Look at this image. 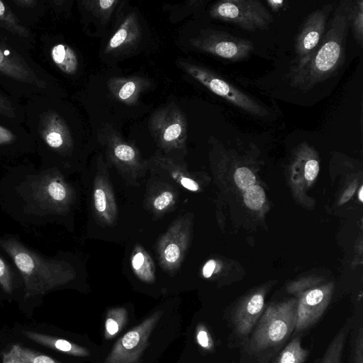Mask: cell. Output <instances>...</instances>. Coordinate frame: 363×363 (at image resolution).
<instances>
[{
	"label": "cell",
	"instance_id": "obj_1",
	"mask_svg": "<svg viewBox=\"0 0 363 363\" xmlns=\"http://www.w3.org/2000/svg\"><path fill=\"white\" fill-rule=\"evenodd\" d=\"M350 15V1H342L315 50L303 61L291 63L287 73L291 86L309 91L333 77L342 67L345 59Z\"/></svg>",
	"mask_w": 363,
	"mask_h": 363
},
{
	"label": "cell",
	"instance_id": "obj_2",
	"mask_svg": "<svg viewBox=\"0 0 363 363\" xmlns=\"http://www.w3.org/2000/svg\"><path fill=\"white\" fill-rule=\"evenodd\" d=\"M0 87L21 101L37 96L60 95L55 79L33 58L30 51L0 35Z\"/></svg>",
	"mask_w": 363,
	"mask_h": 363
},
{
	"label": "cell",
	"instance_id": "obj_3",
	"mask_svg": "<svg viewBox=\"0 0 363 363\" xmlns=\"http://www.w3.org/2000/svg\"><path fill=\"white\" fill-rule=\"evenodd\" d=\"M0 247L18 269L24 283L26 298L45 294L74 277L73 269L67 262L47 259L16 239L0 240Z\"/></svg>",
	"mask_w": 363,
	"mask_h": 363
},
{
	"label": "cell",
	"instance_id": "obj_4",
	"mask_svg": "<svg viewBox=\"0 0 363 363\" xmlns=\"http://www.w3.org/2000/svg\"><path fill=\"white\" fill-rule=\"evenodd\" d=\"M297 304L289 301L269 306L260 316L250 341L255 352L274 347L294 330Z\"/></svg>",
	"mask_w": 363,
	"mask_h": 363
},
{
	"label": "cell",
	"instance_id": "obj_5",
	"mask_svg": "<svg viewBox=\"0 0 363 363\" xmlns=\"http://www.w3.org/2000/svg\"><path fill=\"white\" fill-rule=\"evenodd\" d=\"M178 67L211 92L223 98L243 111L258 117L268 116V111L251 96L235 87L211 69L185 60H178Z\"/></svg>",
	"mask_w": 363,
	"mask_h": 363
},
{
	"label": "cell",
	"instance_id": "obj_6",
	"mask_svg": "<svg viewBox=\"0 0 363 363\" xmlns=\"http://www.w3.org/2000/svg\"><path fill=\"white\" fill-rule=\"evenodd\" d=\"M216 19L233 23L248 31L267 29L273 22L268 9L258 0H222L209 11Z\"/></svg>",
	"mask_w": 363,
	"mask_h": 363
},
{
	"label": "cell",
	"instance_id": "obj_7",
	"mask_svg": "<svg viewBox=\"0 0 363 363\" xmlns=\"http://www.w3.org/2000/svg\"><path fill=\"white\" fill-rule=\"evenodd\" d=\"M29 189L31 200L46 212L62 213L70 202L71 190L55 169L33 177Z\"/></svg>",
	"mask_w": 363,
	"mask_h": 363
},
{
	"label": "cell",
	"instance_id": "obj_8",
	"mask_svg": "<svg viewBox=\"0 0 363 363\" xmlns=\"http://www.w3.org/2000/svg\"><path fill=\"white\" fill-rule=\"evenodd\" d=\"M149 128L156 143L163 149L169 150L185 146L186 118L173 102L159 108L152 115Z\"/></svg>",
	"mask_w": 363,
	"mask_h": 363
},
{
	"label": "cell",
	"instance_id": "obj_9",
	"mask_svg": "<svg viewBox=\"0 0 363 363\" xmlns=\"http://www.w3.org/2000/svg\"><path fill=\"white\" fill-rule=\"evenodd\" d=\"M189 42L194 48L201 52L231 62L246 59L254 50L253 43L250 40L213 29L201 30Z\"/></svg>",
	"mask_w": 363,
	"mask_h": 363
},
{
	"label": "cell",
	"instance_id": "obj_10",
	"mask_svg": "<svg viewBox=\"0 0 363 363\" xmlns=\"http://www.w3.org/2000/svg\"><path fill=\"white\" fill-rule=\"evenodd\" d=\"M162 313L155 311L128 330L115 343L104 363H139Z\"/></svg>",
	"mask_w": 363,
	"mask_h": 363
},
{
	"label": "cell",
	"instance_id": "obj_11",
	"mask_svg": "<svg viewBox=\"0 0 363 363\" xmlns=\"http://www.w3.org/2000/svg\"><path fill=\"white\" fill-rule=\"evenodd\" d=\"M333 9L331 4H326L307 16L296 38V58L292 63L303 61L315 50L325 34L328 19Z\"/></svg>",
	"mask_w": 363,
	"mask_h": 363
},
{
	"label": "cell",
	"instance_id": "obj_12",
	"mask_svg": "<svg viewBox=\"0 0 363 363\" xmlns=\"http://www.w3.org/2000/svg\"><path fill=\"white\" fill-rule=\"evenodd\" d=\"M0 35L30 51L36 44V35L23 26L6 1L0 0Z\"/></svg>",
	"mask_w": 363,
	"mask_h": 363
},
{
	"label": "cell",
	"instance_id": "obj_13",
	"mask_svg": "<svg viewBox=\"0 0 363 363\" xmlns=\"http://www.w3.org/2000/svg\"><path fill=\"white\" fill-rule=\"evenodd\" d=\"M328 304L325 291L315 289L308 291L297 303L294 330H305L323 315Z\"/></svg>",
	"mask_w": 363,
	"mask_h": 363
},
{
	"label": "cell",
	"instance_id": "obj_14",
	"mask_svg": "<svg viewBox=\"0 0 363 363\" xmlns=\"http://www.w3.org/2000/svg\"><path fill=\"white\" fill-rule=\"evenodd\" d=\"M35 143L25 125L0 114V152L29 150Z\"/></svg>",
	"mask_w": 363,
	"mask_h": 363
},
{
	"label": "cell",
	"instance_id": "obj_15",
	"mask_svg": "<svg viewBox=\"0 0 363 363\" xmlns=\"http://www.w3.org/2000/svg\"><path fill=\"white\" fill-rule=\"evenodd\" d=\"M142 30L135 12H130L109 39L104 50L106 54L120 53L135 47L141 39Z\"/></svg>",
	"mask_w": 363,
	"mask_h": 363
},
{
	"label": "cell",
	"instance_id": "obj_16",
	"mask_svg": "<svg viewBox=\"0 0 363 363\" xmlns=\"http://www.w3.org/2000/svg\"><path fill=\"white\" fill-rule=\"evenodd\" d=\"M111 95L126 105L136 104L141 94L150 86L151 82L142 77H113L107 82Z\"/></svg>",
	"mask_w": 363,
	"mask_h": 363
},
{
	"label": "cell",
	"instance_id": "obj_17",
	"mask_svg": "<svg viewBox=\"0 0 363 363\" xmlns=\"http://www.w3.org/2000/svg\"><path fill=\"white\" fill-rule=\"evenodd\" d=\"M47 60L66 75H74L79 69V59L74 50L62 42L51 40L43 36L41 40Z\"/></svg>",
	"mask_w": 363,
	"mask_h": 363
},
{
	"label": "cell",
	"instance_id": "obj_18",
	"mask_svg": "<svg viewBox=\"0 0 363 363\" xmlns=\"http://www.w3.org/2000/svg\"><path fill=\"white\" fill-rule=\"evenodd\" d=\"M264 303L263 295L255 294L237 308L232 321L238 336L245 337L252 331L261 316Z\"/></svg>",
	"mask_w": 363,
	"mask_h": 363
},
{
	"label": "cell",
	"instance_id": "obj_19",
	"mask_svg": "<svg viewBox=\"0 0 363 363\" xmlns=\"http://www.w3.org/2000/svg\"><path fill=\"white\" fill-rule=\"evenodd\" d=\"M6 1L21 23L29 28L38 23L49 9L47 0H7Z\"/></svg>",
	"mask_w": 363,
	"mask_h": 363
},
{
	"label": "cell",
	"instance_id": "obj_20",
	"mask_svg": "<svg viewBox=\"0 0 363 363\" xmlns=\"http://www.w3.org/2000/svg\"><path fill=\"white\" fill-rule=\"evenodd\" d=\"M23 334L33 342L60 352L80 357L90 355V352L86 348L65 339L28 330L23 331Z\"/></svg>",
	"mask_w": 363,
	"mask_h": 363
},
{
	"label": "cell",
	"instance_id": "obj_21",
	"mask_svg": "<svg viewBox=\"0 0 363 363\" xmlns=\"http://www.w3.org/2000/svg\"><path fill=\"white\" fill-rule=\"evenodd\" d=\"M128 321V312L123 307L110 309L104 323V337L107 340L113 338L124 328Z\"/></svg>",
	"mask_w": 363,
	"mask_h": 363
},
{
	"label": "cell",
	"instance_id": "obj_22",
	"mask_svg": "<svg viewBox=\"0 0 363 363\" xmlns=\"http://www.w3.org/2000/svg\"><path fill=\"white\" fill-rule=\"evenodd\" d=\"M0 114L21 123H25L23 104L0 87Z\"/></svg>",
	"mask_w": 363,
	"mask_h": 363
},
{
	"label": "cell",
	"instance_id": "obj_23",
	"mask_svg": "<svg viewBox=\"0 0 363 363\" xmlns=\"http://www.w3.org/2000/svg\"><path fill=\"white\" fill-rule=\"evenodd\" d=\"M80 3L86 11L105 23L111 18L121 1L118 0H85Z\"/></svg>",
	"mask_w": 363,
	"mask_h": 363
},
{
	"label": "cell",
	"instance_id": "obj_24",
	"mask_svg": "<svg viewBox=\"0 0 363 363\" xmlns=\"http://www.w3.org/2000/svg\"><path fill=\"white\" fill-rule=\"evenodd\" d=\"M350 323L345 324L336 334L330 343L321 363H340L342 350L345 342Z\"/></svg>",
	"mask_w": 363,
	"mask_h": 363
},
{
	"label": "cell",
	"instance_id": "obj_25",
	"mask_svg": "<svg viewBox=\"0 0 363 363\" xmlns=\"http://www.w3.org/2000/svg\"><path fill=\"white\" fill-rule=\"evenodd\" d=\"M308 352L304 349L299 337L291 341L279 354L276 363H304Z\"/></svg>",
	"mask_w": 363,
	"mask_h": 363
},
{
	"label": "cell",
	"instance_id": "obj_26",
	"mask_svg": "<svg viewBox=\"0 0 363 363\" xmlns=\"http://www.w3.org/2000/svg\"><path fill=\"white\" fill-rule=\"evenodd\" d=\"M352 27L353 36L362 46L363 43V1H350V27Z\"/></svg>",
	"mask_w": 363,
	"mask_h": 363
},
{
	"label": "cell",
	"instance_id": "obj_27",
	"mask_svg": "<svg viewBox=\"0 0 363 363\" xmlns=\"http://www.w3.org/2000/svg\"><path fill=\"white\" fill-rule=\"evenodd\" d=\"M150 262L142 252H136L132 259V266L136 274L146 281L153 280V273L150 272Z\"/></svg>",
	"mask_w": 363,
	"mask_h": 363
},
{
	"label": "cell",
	"instance_id": "obj_28",
	"mask_svg": "<svg viewBox=\"0 0 363 363\" xmlns=\"http://www.w3.org/2000/svg\"><path fill=\"white\" fill-rule=\"evenodd\" d=\"M265 201V194L262 187L254 185L247 190L244 194V202L251 209L261 208Z\"/></svg>",
	"mask_w": 363,
	"mask_h": 363
},
{
	"label": "cell",
	"instance_id": "obj_29",
	"mask_svg": "<svg viewBox=\"0 0 363 363\" xmlns=\"http://www.w3.org/2000/svg\"><path fill=\"white\" fill-rule=\"evenodd\" d=\"M22 363H60L52 357L16 345Z\"/></svg>",
	"mask_w": 363,
	"mask_h": 363
},
{
	"label": "cell",
	"instance_id": "obj_30",
	"mask_svg": "<svg viewBox=\"0 0 363 363\" xmlns=\"http://www.w3.org/2000/svg\"><path fill=\"white\" fill-rule=\"evenodd\" d=\"M235 182L243 190H247L255 185L256 179L252 172L247 167H242L236 169L234 174Z\"/></svg>",
	"mask_w": 363,
	"mask_h": 363
},
{
	"label": "cell",
	"instance_id": "obj_31",
	"mask_svg": "<svg viewBox=\"0 0 363 363\" xmlns=\"http://www.w3.org/2000/svg\"><path fill=\"white\" fill-rule=\"evenodd\" d=\"M0 286L3 290L11 294L13 291V274L2 257H0Z\"/></svg>",
	"mask_w": 363,
	"mask_h": 363
},
{
	"label": "cell",
	"instance_id": "obj_32",
	"mask_svg": "<svg viewBox=\"0 0 363 363\" xmlns=\"http://www.w3.org/2000/svg\"><path fill=\"white\" fill-rule=\"evenodd\" d=\"M181 254L182 249L180 246L173 242L167 244L162 251V257L165 262L169 264L177 263L181 257Z\"/></svg>",
	"mask_w": 363,
	"mask_h": 363
},
{
	"label": "cell",
	"instance_id": "obj_33",
	"mask_svg": "<svg viewBox=\"0 0 363 363\" xmlns=\"http://www.w3.org/2000/svg\"><path fill=\"white\" fill-rule=\"evenodd\" d=\"M196 337L198 344L203 349L210 350L213 347L211 335L203 324H199L196 328Z\"/></svg>",
	"mask_w": 363,
	"mask_h": 363
},
{
	"label": "cell",
	"instance_id": "obj_34",
	"mask_svg": "<svg viewBox=\"0 0 363 363\" xmlns=\"http://www.w3.org/2000/svg\"><path fill=\"white\" fill-rule=\"evenodd\" d=\"M94 206L99 213H104L108 206V198L106 191L101 187L95 189L94 193Z\"/></svg>",
	"mask_w": 363,
	"mask_h": 363
},
{
	"label": "cell",
	"instance_id": "obj_35",
	"mask_svg": "<svg viewBox=\"0 0 363 363\" xmlns=\"http://www.w3.org/2000/svg\"><path fill=\"white\" fill-rule=\"evenodd\" d=\"M319 172V163L317 160L310 158L306 161L304 165V176L308 181L315 179Z\"/></svg>",
	"mask_w": 363,
	"mask_h": 363
},
{
	"label": "cell",
	"instance_id": "obj_36",
	"mask_svg": "<svg viewBox=\"0 0 363 363\" xmlns=\"http://www.w3.org/2000/svg\"><path fill=\"white\" fill-rule=\"evenodd\" d=\"M173 200V194L170 191H164L154 201V207L157 210H162L167 207Z\"/></svg>",
	"mask_w": 363,
	"mask_h": 363
},
{
	"label": "cell",
	"instance_id": "obj_37",
	"mask_svg": "<svg viewBox=\"0 0 363 363\" xmlns=\"http://www.w3.org/2000/svg\"><path fill=\"white\" fill-rule=\"evenodd\" d=\"M355 363H363V338L362 329L360 328L359 335L356 340L355 351H354Z\"/></svg>",
	"mask_w": 363,
	"mask_h": 363
},
{
	"label": "cell",
	"instance_id": "obj_38",
	"mask_svg": "<svg viewBox=\"0 0 363 363\" xmlns=\"http://www.w3.org/2000/svg\"><path fill=\"white\" fill-rule=\"evenodd\" d=\"M3 363H22L16 345L8 352H3Z\"/></svg>",
	"mask_w": 363,
	"mask_h": 363
},
{
	"label": "cell",
	"instance_id": "obj_39",
	"mask_svg": "<svg viewBox=\"0 0 363 363\" xmlns=\"http://www.w3.org/2000/svg\"><path fill=\"white\" fill-rule=\"evenodd\" d=\"M357 185V183L356 180L354 181L350 185V186L345 190V191L342 194V196L340 199V204H343L344 203L347 202L352 197V196L354 194V193L356 190Z\"/></svg>",
	"mask_w": 363,
	"mask_h": 363
},
{
	"label": "cell",
	"instance_id": "obj_40",
	"mask_svg": "<svg viewBox=\"0 0 363 363\" xmlns=\"http://www.w3.org/2000/svg\"><path fill=\"white\" fill-rule=\"evenodd\" d=\"M179 182L184 188L190 191H196L199 189L198 184L190 178L181 177Z\"/></svg>",
	"mask_w": 363,
	"mask_h": 363
},
{
	"label": "cell",
	"instance_id": "obj_41",
	"mask_svg": "<svg viewBox=\"0 0 363 363\" xmlns=\"http://www.w3.org/2000/svg\"><path fill=\"white\" fill-rule=\"evenodd\" d=\"M216 263L213 259L208 260L203 267V275L206 278L210 277L215 268H216Z\"/></svg>",
	"mask_w": 363,
	"mask_h": 363
},
{
	"label": "cell",
	"instance_id": "obj_42",
	"mask_svg": "<svg viewBox=\"0 0 363 363\" xmlns=\"http://www.w3.org/2000/svg\"><path fill=\"white\" fill-rule=\"evenodd\" d=\"M359 199L361 201H363V187L361 186L359 191Z\"/></svg>",
	"mask_w": 363,
	"mask_h": 363
}]
</instances>
